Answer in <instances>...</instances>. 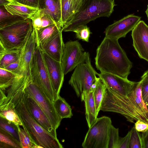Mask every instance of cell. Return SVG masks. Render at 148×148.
<instances>
[{
	"label": "cell",
	"mask_w": 148,
	"mask_h": 148,
	"mask_svg": "<svg viewBox=\"0 0 148 148\" xmlns=\"http://www.w3.org/2000/svg\"><path fill=\"white\" fill-rule=\"evenodd\" d=\"M15 109L23 128L38 148H63L57 138L45 129L31 116L25 106L23 98L15 106Z\"/></svg>",
	"instance_id": "cell-5"
},
{
	"label": "cell",
	"mask_w": 148,
	"mask_h": 148,
	"mask_svg": "<svg viewBox=\"0 0 148 148\" xmlns=\"http://www.w3.org/2000/svg\"><path fill=\"white\" fill-rule=\"evenodd\" d=\"M4 6L12 15L21 16L25 19H30L39 9L23 4L14 0H11Z\"/></svg>",
	"instance_id": "cell-19"
},
{
	"label": "cell",
	"mask_w": 148,
	"mask_h": 148,
	"mask_svg": "<svg viewBox=\"0 0 148 148\" xmlns=\"http://www.w3.org/2000/svg\"><path fill=\"white\" fill-rule=\"evenodd\" d=\"M11 0H0V6L4 5L9 3Z\"/></svg>",
	"instance_id": "cell-44"
},
{
	"label": "cell",
	"mask_w": 148,
	"mask_h": 148,
	"mask_svg": "<svg viewBox=\"0 0 148 148\" xmlns=\"http://www.w3.org/2000/svg\"><path fill=\"white\" fill-rule=\"evenodd\" d=\"M42 52L44 62L53 89L57 95L59 96L64 81V75L61 62L52 58L42 51Z\"/></svg>",
	"instance_id": "cell-15"
},
{
	"label": "cell",
	"mask_w": 148,
	"mask_h": 148,
	"mask_svg": "<svg viewBox=\"0 0 148 148\" xmlns=\"http://www.w3.org/2000/svg\"><path fill=\"white\" fill-rule=\"evenodd\" d=\"M114 0H83L73 18L62 29L73 32L82 25L101 17H109L114 11Z\"/></svg>",
	"instance_id": "cell-4"
},
{
	"label": "cell",
	"mask_w": 148,
	"mask_h": 148,
	"mask_svg": "<svg viewBox=\"0 0 148 148\" xmlns=\"http://www.w3.org/2000/svg\"><path fill=\"white\" fill-rule=\"evenodd\" d=\"M130 131L129 148H145L142 134L136 129L134 126Z\"/></svg>",
	"instance_id": "cell-32"
},
{
	"label": "cell",
	"mask_w": 148,
	"mask_h": 148,
	"mask_svg": "<svg viewBox=\"0 0 148 148\" xmlns=\"http://www.w3.org/2000/svg\"><path fill=\"white\" fill-rule=\"evenodd\" d=\"M62 30L43 46L42 50L54 59L61 62L64 46Z\"/></svg>",
	"instance_id": "cell-18"
},
{
	"label": "cell",
	"mask_w": 148,
	"mask_h": 148,
	"mask_svg": "<svg viewBox=\"0 0 148 148\" xmlns=\"http://www.w3.org/2000/svg\"><path fill=\"white\" fill-rule=\"evenodd\" d=\"M22 49L7 50L0 45V68H3L18 60Z\"/></svg>",
	"instance_id": "cell-23"
},
{
	"label": "cell",
	"mask_w": 148,
	"mask_h": 148,
	"mask_svg": "<svg viewBox=\"0 0 148 148\" xmlns=\"http://www.w3.org/2000/svg\"><path fill=\"white\" fill-rule=\"evenodd\" d=\"M97 73L92 67L90 59L77 66L74 69L69 81L77 97L80 98L89 92L95 81Z\"/></svg>",
	"instance_id": "cell-9"
},
{
	"label": "cell",
	"mask_w": 148,
	"mask_h": 148,
	"mask_svg": "<svg viewBox=\"0 0 148 148\" xmlns=\"http://www.w3.org/2000/svg\"><path fill=\"white\" fill-rule=\"evenodd\" d=\"M133 45L139 57L148 62V25L140 20L132 31Z\"/></svg>",
	"instance_id": "cell-13"
},
{
	"label": "cell",
	"mask_w": 148,
	"mask_h": 148,
	"mask_svg": "<svg viewBox=\"0 0 148 148\" xmlns=\"http://www.w3.org/2000/svg\"><path fill=\"white\" fill-rule=\"evenodd\" d=\"M33 29L28 18L0 28V45L7 50L22 49Z\"/></svg>",
	"instance_id": "cell-6"
},
{
	"label": "cell",
	"mask_w": 148,
	"mask_h": 148,
	"mask_svg": "<svg viewBox=\"0 0 148 148\" xmlns=\"http://www.w3.org/2000/svg\"><path fill=\"white\" fill-rule=\"evenodd\" d=\"M88 52L84 51L77 40H69L64 43L61 63L64 75L79 65L90 59Z\"/></svg>",
	"instance_id": "cell-10"
},
{
	"label": "cell",
	"mask_w": 148,
	"mask_h": 148,
	"mask_svg": "<svg viewBox=\"0 0 148 148\" xmlns=\"http://www.w3.org/2000/svg\"><path fill=\"white\" fill-rule=\"evenodd\" d=\"M42 16L40 10L39 9L36 13L30 18L32 21L34 29L38 30L42 28Z\"/></svg>",
	"instance_id": "cell-36"
},
{
	"label": "cell",
	"mask_w": 148,
	"mask_h": 148,
	"mask_svg": "<svg viewBox=\"0 0 148 148\" xmlns=\"http://www.w3.org/2000/svg\"><path fill=\"white\" fill-rule=\"evenodd\" d=\"M112 125L111 119L108 116L97 118L89 127L82 147L84 148H108Z\"/></svg>",
	"instance_id": "cell-8"
},
{
	"label": "cell",
	"mask_w": 148,
	"mask_h": 148,
	"mask_svg": "<svg viewBox=\"0 0 148 148\" xmlns=\"http://www.w3.org/2000/svg\"><path fill=\"white\" fill-rule=\"evenodd\" d=\"M75 34L76 38L83 41L88 42L91 33L89 28L86 25L80 26L73 31Z\"/></svg>",
	"instance_id": "cell-34"
},
{
	"label": "cell",
	"mask_w": 148,
	"mask_h": 148,
	"mask_svg": "<svg viewBox=\"0 0 148 148\" xmlns=\"http://www.w3.org/2000/svg\"><path fill=\"white\" fill-rule=\"evenodd\" d=\"M18 126L5 118L0 117V129L10 134L20 142Z\"/></svg>",
	"instance_id": "cell-31"
},
{
	"label": "cell",
	"mask_w": 148,
	"mask_h": 148,
	"mask_svg": "<svg viewBox=\"0 0 148 148\" xmlns=\"http://www.w3.org/2000/svg\"><path fill=\"white\" fill-rule=\"evenodd\" d=\"M118 40L104 37L97 49L95 64L100 72L127 79L132 63L120 45Z\"/></svg>",
	"instance_id": "cell-1"
},
{
	"label": "cell",
	"mask_w": 148,
	"mask_h": 148,
	"mask_svg": "<svg viewBox=\"0 0 148 148\" xmlns=\"http://www.w3.org/2000/svg\"><path fill=\"white\" fill-rule=\"evenodd\" d=\"M0 117L5 118L18 126H22L15 106L10 104L0 106Z\"/></svg>",
	"instance_id": "cell-24"
},
{
	"label": "cell",
	"mask_w": 148,
	"mask_h": 148,
	"mask_svg": "<svg viewBox=\"0 0 148 148\" xmlns=\"http://www.w3.org/2000/svg\"><path fill=\"white\" fill-rule=\"evenodd\" d=\"M107 88L118 93L128 96L133 90L135 82L112 74L100 72L97 75Z\"/></svg>",
	"instance_id": "cell-14"
},
{
	"label": "cell",
	"mask_w": 148,
	"mask_h": 148,
	"mask_svg": "<svg viewBox=\"0 0 148 148\" xmlns=\"http://www.w3.org/2000/svg\"><path fill=\"white\" fill-rule=\"evenodd\" d=\"M147 109H148V105L147 106Z\"/></svg>",
	"instance_id": "cell-46"
},
{
	"label": "cell",
	"mask_w": 148,
	"mask_h": 148,
	"mask_svg": "<svg viewBox=\"0 0 148 148\" xmlns=\"http://www.w3.org/2000/svg\"><path fill=\"white\" fill-rule=\"evenodd\" d=\"M18 75L3 68H0V90L5 94L7 90L12 85Z\"/></svg>",
	"instance_id": "cell-26"
},
{
	"label": "cell",
	"mask_w": 148,
	"mask_h": 148,
	"mask_svg": "<svg viewBox=\"0 0 148 148\" xmlns=\"http://www.w3.org/2000/svg\"><path fill=\"white\" fill-rule=\"evenodd\" d=\"M14 0L26 5L36 8H39L38 0Z\"/></svg>",
	"instance_id": "cell-41"
},
{
	"label": "cell",
	"mask_w": 148,
	"mask_h": 148,
	"mask_svg": "<svg viewBox=\"0 0 148 148\" xmlns=\"http://www.w3.org/2000/svg\"><path fill=\"white\" fill-rule=\"evenodd\" d=\"M145 148H148V130L141 134Z\"/></svg>",
	"instance_id": "cell-43"
},
{
	"label": "cell",
	"mask_w": 148,
	"mask_h": 148,
	"mask_svg": "<svg viewBox=\"0 0 148 148\" xmlns=\"http://www.w3.org/2000/svg\"><path fill=\"white\" fill-rule=\"evenodd\" d=\"M145 13L147 17V19L148 20V4L147 5V8L145 11Z\"/></svg>",
	"instance_id": "cell-45"
},
{
	"label": "cell",
	"mask_w": 148,
	"mask_h": 148,
	"mask_svg": "<svg viewBox=\"0 0 148 148\" xmlns=\"http://www.w3.org/2000/svg\"><path fill=\"white\" fill-rule=\"evenodd\" d=\"M34 29L36 34V43L39 45L40 47L62 30L56 24L42 28L38 30Z\"/></svg>",
	"instance_id": "cell-22"
},
{
	"label": "cell",
	"mask_w": 148,
	"mask_h": 148,
	"mask_svg": "<svg viewBox=\"0 0 148 148\" xmlns=\"http://www.w3.org/2000/svg\"><path fill=\"white\" fill-rule=\"evenodd\" d=\"M141 79L143 80L141 86L142 97L147 106L148 105V79L143 78Z\"/></svg>",
	"instance_id": "cell-38"
},
{
	"label": "cell",
	"mask_w": 148,
	"mask_h": 148,
	"mask_svg": "<svg viewBox=\"0 0 148 148\" xmlns=\"http://www.w3.org/2000/svg\"><path fill=\"white\" fill-rule=\"evenodd\" d=\"M36 32L33 29L31 34L22 49L20 62L16 73L18 75L12 85L7 90L3 104L16 105L24 96L27 86L32 82V64L36 45Z\"/></svg>",
	"instance_id": "cell-2"
},
{
	"label": "cell",
	"mask_w": 148,
	"mask_h": 148,
	"mask_svg": "<svg viewBox=\"0 0 148 148\" xmlns=\"http://www.w3.org/2000/svg\"><path fill=\"white\" fill-rule=\"evenodd\" d=\"M142 79L138 82H136L134 87L135 100L136 104L141 112L148 118V109L142 96L141 86Z\"/></svg>",
	"instance_id": "cell-29"
},
{
	"label": "cell",
	"mask_w": 148,
	"mask_h": 148,
	"mask_svg": "<svg viewBox=\"0 0 148 148\" xmlns=\"http://www.w3.org/2000/svg\"><path fill=\"white\" fill-rule=\"evenodd\" d=\"M83 0H61L63 27L73 18L78 11Z\"/></svg>",
	"instance_id": "cell-20"
},
{
	"label": "cell",
	"mask_w": 148,
	"mask_h": 148,
	"mask_svg": "<svg viewBox=\"0 0 148 148\" xmlns=\"http://www.w3.org/2000/svg\"><path fill=\"white\" fill-rule=\"evenodd\" d=\"M120 137L119 128L112 124L110 129L108 148H117Z\"/></svg>",
	"instance_id": "cell-35"
},
{
	"label": "cell",
	"mask_w": 148,
	"mask_h": 148,
	"mask_svg": "<svg viewBox=\"0 0 148 148\" xmlns=\"http://www.w3.org/2000/svg\"><path fill=\"white\" fill-rule=\"evenodd\" d=\"M38 1L42 15L50 16L62 29L61 0H38Z\"/></svg>",
	"instance_id": "cell-17"
},
{
	"label": "cell",
	"mask_w": 148,
	"mask_h": 148,
	"mask_svg": "<svg viewBox=\"0 0 148 148\" xmlns=\"http://www.w3.org/2000/svg\"><path fill=\"white\" fill-rule=\"evenodd\" d=\"M107 87L100 79L93 92L97 114L98 115L100 108Z\"/></svg>",
	"instance_id": "cell-30"
},
{
	"label": "cell",
	"mask_w": 148,
	"mask_h": 148,
	"mask_svg": "<svg viewBox=\"0 0 148 148\" xmlns=\"http://www.w3.org/2000/svg\"><path fill=\"white\" fill-rule=\"evenodd\" d=\"M25 20L21 16L10 14L4 5L0 6V28Z\"/></svg>",
	"instance_id": "cell-27"
},
{
	"label": "cell",
	"mask_w": 148,
	"mask_h": 148,
	"mask_svg": "<svg viewBox=\"0 0 148 148\" xmlns=\"http://www.w3.org/2000/svg\"><path fill=\"white\" fill-rule=\"evenodd\" d=\"M131 135L130 130L124 137H120L117 148H129Z\"/></svg>",
	"instance_id": "cell-37"
},
{
	"label": "cell",
	"mask_w": 148,
	"mask_h": 148,
	"mask_svg": "<svg viewBox=\"0 0 148 148\" xmlns=\"http://www.w3.org/2000/svg\"><path fill=\"white\" fill-rule=\"evenodd\" d=\"M18 128L20 142L22 148H38L26 130L20 126Z\"/></svg>",
	"instance_id": "cell-33"
},
{
	"label": "cell",
	"mask_w": 148,
	"mask_h": 148,
	"mask_svg": "<svg viewBox=\"0 0 148 148\" xmlns=\"http://www.w3.org/2000/svg\"><path fill=\"white\" fill-rule=\"evenodd\" d=\"M134 87L128 96L118 93L107 88L100 110L119 113L131 123L140 120L148 123V118L141 112L136 104Z\"/></svg>",
	"instance_id": "cell-3"
},
{
	"label": "cell",
	"mask_w": 148,
	"mask_h": 148,
	"mask_svg": "<svg viewBox=\"0 0 148 148\" xmlns=\"http://www.w3.org/2000/svg\"><path fill=\"white\" fill-rule=\"evenodd\" d=\"M25 91L36 101L45 114L53 127L56 130L60 125L62 119L56 111L54 102L48 97L37 85L32 82L27 86Z\"/></svg>",
	"instance_id": "cell-11"
},
{
	"label": "cell",
	"mask_w": 148,
	"mask_h": 148,
	"mask_svg": "<svg viewBox=\"0 0 148 148\" xmlns=\"http://www.w3.org/2000/svg\"><path fill=\"white\" fill-rule=\"evenodd\" d=\"M22 148L20 142L12 136L0 129V148Z\"/></svg>",
	"instance_id": "cell-28"
},
{
	"label": "cell",
	"mask_w": 148,
	"mask_h": 148,
	"mask_svg": "<svg viewBox=\"0 0 148 148\" xmlns=\"http://www.w3.org/2000/svg\"><path fill=\"white\" fill-rule=\"evenodd\" d=\"M25 106L31 116L36 121L54 137L57 138L56 130L36 101L26 93L23 97Z\"/></svg>",
	"instance_id": "cell-16"
},
{
	"label": "cell",
	"mask_w": 148,
	"mask_h": 148,
	"mask_svg": "<svg viewBox=\"0 0 148 148\" xmlns=\"http://www.w3.org/2000/svg\"><path fill=\"white\" fill-rule=\"evenodd\" d=\"M32 82L37 85L54 102L59 97L52 87L44 60L42 51L36 43L32 64ZM60 96V95H59Z\"/></svg>",
	"instance_id": "cell-7"
},
{
	"label": "cell",
	"mask_w": 148,
	"mask_h": 148,
	"mask_svg": "<svg viewBox=\"0 0 148 148\" xmlns=\"http://www.w3.org/2000/svg\"><path fill=\"white\" fill-rule=\"evenodd\" d=\"M94 91L90 90L84 93L80 98L82 101L84 102L85 116L88 127L95 121L98 116L93 96Z\"/></svg>",
	"instance_id": "cell-21"
},
{
	"label": "cell",
	"mask_w": 148,
	"mask_h": 148,
	"mask_svg": "<svg viewBox=\"0 0 148 148\" xmlns=\"http://www.w3.org/2000/svg\"><path fill=\"white\" fill-rule=\"evenodd\" d=\"M54 105L57 113L62 119L71 118L73 116L70 106L60 95L54 102Z\"/></svg>",
	"instance_id": "cell-25"
},
{
	"label": "cell",
	"mask_w": 148,
	"mask_h": 148,
	"mask_svg": "<svg viewBox=\"0 0 148 148\" xmlns=\"http://www.w3.org/2000/svg\"><path fill=\"white\" fill-rule=\"evenodd\" d=\"M42 15V28L52 25L57 24L49 16L47 15Z\"/></svg>",
	"instance_id": "cell-40"
},
{
	"label": "cell",
	"mask_w": 148,
	"mask_h": 148,
	"mask_svg": "<svg viewBox=\"0 0 148 148\" xmlns=\"http://www.w3.org/2000/svg\"><path fill=\"white\" fill-rule=\"evenodd\" d=\"M141 17L129 14L108 26L105 31V37L119 40L125 37L141 20Z\"/></svg>",
	"instance_id": "cell-12"
},
{
	"label": "cell",
	"mask_w": 148,
	"mask_h": 148,
	"mask_svg": "<svg viewBox=\"0 0 148 148\" xmlns=\"http://www.w3.org/2000/svg\"><path fill=\"white\" fill-rule=\"evenodd\" d=\"M20 62V58L17 61L10 64L4 69L16 73L19 66Z\"/></svg>",
	"instance_id": "cell-42"
},
{
	"label": "cell",
	"mask_w": 148,
	"mask_h": 148,
	"mask_svg": "<svg viewBox=\"0 0 148 148\" xmlns=\"http://www.w3.org/2000/svg\"><path fill=\"white\" fill-rule=\"evenodd\" d=\"M134 127L139 132H143L148 130V123L140 120H138L136 122Z\"/></svg>",
	"instance_id": "cell-39"
}]
</instances>
